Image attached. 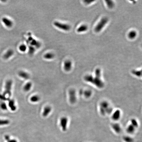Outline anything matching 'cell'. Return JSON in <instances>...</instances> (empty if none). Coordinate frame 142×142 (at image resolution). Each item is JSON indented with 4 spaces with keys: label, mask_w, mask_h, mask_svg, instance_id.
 I'll return each instance as SVG.
<instances>
[{
    "label": "cell",
    "mask_w": 142,
    "mask_h": 142,
    "mask_svg": "<svg viewBox=\"0 0 142 142\" xmlns=\"http://www.w3.org/2000/svg\"><path fill=\"white\" fill-rule=\"evenodd\" d=\"M53 24L55 27L63 31H68L71 29V26L67 24H63L58 21H55Z\"/></svg>",
    "instance_id": "1"
},
{
    "label": "cell",
    "mask_w": 142,
    "mask_h": 142,
    "mask_svg": "<svg viewBox=\"0 0 142 142\" xmlns=\"http://www.w3.org/2000/svg\"><path fill=\"white\" fill-rule=\"evenodd\" d=\"M108 18H102L100 22L98 23V24L96 26L95 30L96 32H99L102 30L105 25L108 23Z\"/></svg>",
    "instance_id": "2"
},
{
    "label": "cell",
    "mask_w": 142,
    "mask_h": 142,
    "mask_svg": "<svg viewBox=\"0 0 142 142\" xmlns=\"http://www.w3.org/2000/svg\"><path fill=\"white\" fill-rule=\"evenodd\" d=\"M68 122V119L67 117H63L61 118L60 121V124L63 131H66L67 129Z\"/></svg>",
    "instance_id": "3"
},
{
    "label": "cell",
    "mask_w": 142,
    "mask_h": 142,
    "mask_svg": "<svg viewBox=\"0 0 142 142\" xmlns=\"http://www.w3.org/2000/svg\"><path fill=\"white\" fill-rule=\"evenodd\" d=\"M12 81L11 80H9L7 82L6 85V90L5 93L8 94L9 96L11 95V90L12 86Z\"/></svg>",
    "instance_id": "4"
},
{
    "label": "cell",
    "mask_w": 142,
    "mask_h": 142,
    "mask_svg": "<svg viewBox=\"0 0 142 142\" xmlns=\"http://www.w3.org/2000/svg\"><path fill=\"white\" fill-rule=\"evenodd\" d=\"M70 101L71 103H74L76 101V92L74 90H71L69 91Z\"/></svg>",
    "instance_id": "5"
},
{
    "label": "cell",
    "mask_w": 142,
    "mask_h": 142,
    "mask_svg": "<svg viewBox=\"0 0 142 142\" xmlns=\"http://www.w3.org/2000/svg\"><path fill=\"white\" fill-rule=\"evenodd\" d=\"M28 41L29 43L31 44V46H35L37 47H40V43L36 39H34L32 37H29Z\"/></svg>",
    "instance_id": "6"
},
{
    "label": "cell",
    "mask_w": 142,
    "mask_h": 142,
    "mask_svg": "<svg viewBox=\"0 0 142 142\" xmlns=\"http://www.w3.org/2000/svg\"><path fill=\"white\" fill-rule=\"evenodd\" d=\"M72 66V63L71 62L70 60H67L65 61L64 63L63 68L65 71H71Z\"/></svg>",
    "instance_id": "7"
},
{
    "label": "cell",
    "mask_w": 142,
    "mask_h": 142,
    "mask_svg": "<svg viewBox=\"0 0 142 142\" xmlns=\"http://www.w3.org/2000/svg\"><path fill=\"white\" fill-rule=\"evenodd\" d=\"M2 21L5 25L8 28H10L13 25V22L10 20L8 18L4 17L2 18Z\"/></svg>",
    "instance_id": "8"
},
{
    "label": "cell",
    "mask_w": 142,
    "mask_h": 142,
    "mask_svg": "<svg viewBox=\"0 0 142 142\" xmlns=\"http://www.w3.org/2000/svg\"><path fill=\"white\" fill-rule=\"evenodd\" d=\"M137 128L132 124L129 125L126 129V131L130 134H134L136 131Z\"/></svg>",
    "instance_id": "9"
},
{
    "label": "cell",
    "mask_w": 142,
    "mask_h": 142,
    "mask_svg": "<svg viewBox=\"0 0 142 142\" xmlns=\"http://www.w3.org/2000/svg\"><path fill=\"white\" fill-rule=\"evenodd\" d=\"M112 127L114 132L116 133V134H119L121 132L122 129L121 126L118 124H113L112 125Z\"/></svg>",
    "instance_id": "10"
},
{
    "label": "cell",
    "mask_w": 142,
    "mask_h": 142,
    "mask_svg": "<svg viewBox=\"0 0 142 142\" xmlns=\"http://www.w3.org/2000/svg\"><path fill=\"white\" fill-rule=\"evenodd\" d=\"M18 75L20 77L25 80H27L30 78L29 74L28 73L24 71H20L18 73Z\"/></svg>",
    "instance_id": "11"
},
{
    "label": "cell",
    "mask_w": 142,
    "mask_h": 142,
    "mask_svg": "<svg viewBox=\"0 0 142 142\" xmlns=\"http://www.w3.org/2000/svg\"><path fill=\"white\" fill-rule=\"evenodd\" d=\"M52 110V108L50 106H45L43 110V115L44 117H46L49 114Z\"/></svg>",
    "instance_id": "12"
},
{
    "label": "cell",
    "mask_w": 142,
    "mask_h": 142,
    "mask_svg": "<svg viewBox=\"0 0 142 142\" xmlns=\"http://www.w3.org/2000/svg\"><path fill=\"white\" fill-rule=\"evenodd\" d=\"M14 54V51L12 49H9V50H8L4 54L3 58L4 59L7 60L12 56Z\"/></svg>",
    "instance_id": "13"
},
{
    "label": "cell",
    "mask_w": 142,
    "mask_h": 142,
    "mask_svg": "<svg viewBox=\"0 0 142 142\" xmlns=\"http://www.w3.org/2000/svg\"><path fill=\"white\" fill-rule=\"evenodd\" d=\"M124 142H134V139L132 137L129 136H125L123 137Z\"/></svg>",
    "instance_id": "14"
},
{
    "label": "cell",
    "mask_w": 142,
    "mask_h": 142,
    "mask_svg": "<svg viewBox=\"0 0 142 142\" xmlns=\"http://www.w3.org/2000/svg\"><path fill=\"white\" fill-rule=\"evenodd\" d=\"M55 55L52 53H47L44 55V58L47 60H51L54 58Z\"/></svg>",
    "instance_id": "15"
},
{
    "label": "cell",
    "mask_w": 142,
    "mask_h": 142,
    "mask_svg": "<svg viewBox=\"0 0 142 142\" xmlns=\"http://www.w3.org/2000/svg\"><path fill=\"white\" fill-rule=\"evenodd\" d=\"M9 105L12 111H15L16 110V107L14 101L13 100H10L9 101Z\"/></svg>",
    "instance_id": "16"
},
{
    "label": "cell",
    "mask_w": 142,
    "mask_h": 142,
    "mask_svg": "<svg viewBox=\"0 0 142 142\" xmlns=\"http://www.w3.org/2000/svg\"><path fill=\"white\" fill-rule=\"evenodd\" d=\"M32 83L31 82L28 83L24 86V91H26V92L29 91L31 90V88H32Z\"/></svg>",
    "instance_id": "17"
},
{
    "label": "cell",
    "mask_w": 142,
    "mask_h": 142,
    "mask_svg": "<svg viewBox=\"0 0 142 142\" xmlns=\"http://www.w3.org/2000/svg\"><path fill=\"white\" fill-rule=\"evenodd\" d=\"M40 98L38 95H34L30 98V101L33 103H36L40 100Z\"/></svg>",
    "instance_id": "18"
},
{
    "label": "cell",
    "mask_w": 142,
    "mask_h": 142,
    "mask_svg": "<svg viewBox=\"0 0 142 142\" xmlns=\"http://www.w3.org/2000/svg\"><path fill=\"white\" fill-rule=\"evenodd\" d=\"M87 27L86 25H82L80 26L77 29V31L78 32H85L87 30Z\"/></svg>",
    "instance_id": "19"
},
{
    "label": "cell",
    "mask_w": 142,
    "mask_h": 142,
    "mask_svg": "<svg viewBox=\"0 0 142 142\" xmlns=\"http://www.w3.org/2000/svg\"><path fill=\"white\" fill-rule=\"evenodd\" d=\"M120 112L119 110H116L113 115V119L115 120L118 119L120 116Z\"/></svg>",
    "instance_id": "20"
},
{
    "label": "cell",
    "mask_w": 142,
    "mask_h": 142,
    "mask_svg": "<svg viewBox=\"0 0 142 142\" xmlns=\"http://www.w3.org/2000/svg\"><path fill=\"white\" fill-rule=\"evenodd\" d=\"M27 47L26 45L24 44H22L20 45L19 47V49L20 51L25 52L27 50Z\"/></svg>",
    "instance_id": "21"
},
{
    "label": "cell",
    "mask_w": 142,
    "mask_h": 142,
    "mask_svg": "<svg viewBox=\"0 0 142 142\" xmlns=\"http://www.w3.org/2000/svg\"><path fill=\"white\" fill-rule=\"evenodd\" d=\"M137 36V33L135 31H131L128 34V37L131 39H134Z\"/></svg>",
    "instance_id": "22"
},
{
    "label": "cell",
    "mask_w": 142,
    "mask_h": 142,
    "mask_svg": "<svg viewBox=\"0 0 142 142\" xmlns=\"http://www.w3.org/2000/svg\"><path fill=\"white\" fill-rule=\"evenodd\" d=\"M106 4L108 6V7L110 8H112L114 6V3L111 0H106Z\"/></svg>",
    "instance_id": "23"
},
{
    "label": "cell",
    "mask_w": 142,
    "mask_h": 142,
    "mask_svg": "<svg viewBox=\"0 0 142 142\" xmlns=\"http://www.w3.org/2000/svg\"><path fill=\"white\" fill-rule=\"evenodd\" d=\"M9 123V121L8 120H0V125H5L8 124Z\"/></svg>",
    "instance_id": "24"
},
{
    "label": "cell",
    "mask_w": 142,
    "mask_h": 142,
    "mask_svg": "<svg viewBox=\"0 0 142 142\" xmlns=\"http://www.w3.org/2000/svg\"><path fill=\"white\" fill-rule=\"evenodd\" d=\"M5 138L8 142H17L16 140L15 139H10V138L8 136H6Z\"/></svg>",
    "instance_id": "25"
},
{
    "label": "cell",
    "mask_w": 142,
    "mask_h": 142,
    "mask_svg": "<svg viewBox=\"0 0 142 142\" xmlns=\"http://www.w3.org/2000/svg\"><path fill=\"white\" fill-rule=\"evenodd\" d=\"M133 73L137 76H140V74H141V71H133Z\"/></svg>",
    "instance_id": "26"
},
{
    "label": "cell",
    "mask_w": 142,
    "mask_h": 142,
    "mask_svg": "<svg viewBox=\"0 0 142 142\" xmlns=\"http://www.w3.org/2000/svg\"><path fill=\"white\" fill-rule=\"evenodd\" d=\"M2 108H3V109H6L7 106L6 104L4 103L2 104Z\"/></svg>",
    "instance_id": "27"
}]
</instances>
